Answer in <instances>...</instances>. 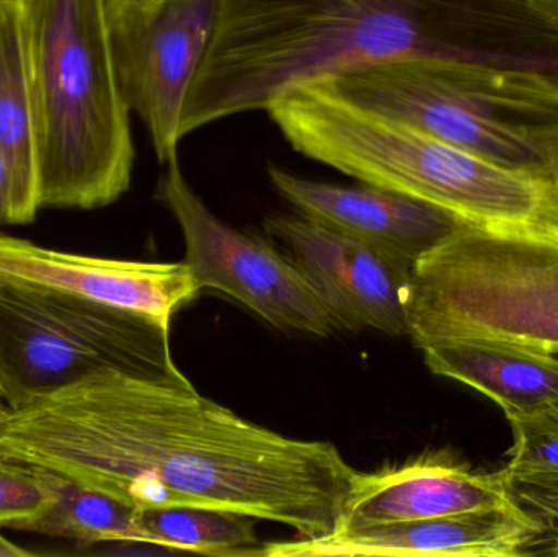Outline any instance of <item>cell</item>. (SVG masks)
<instances>
[{
  "label": "cell",
  "instance_id": "obj_1",
  "mask_svg": "<svg viewBox=\"0 0 558 557\" xmlns=\"http://www.w3.org/2000/svg\"><path fill=\"white\" fill-rule=\"evenodd\" d=\"M0 457L137 512L203 507L294 530H340L360 471L330 441L286 437L203 396L180 370H105L13 409Z\"/></svg>",
  "mask_w": 558,
  "mask_h": 557
},
{
  "label": "cell",
  "instance_id": "obj_2",
  "mask_svg": "<svg viewBox=\"0 0 558 557\" xmlns=\"http://www.w3.org/2000/svg\"><path fill=\"white\" fill-rule=\"evenodd\" d=\"M397 59H441L558 84V12L544 0H219L180 134L268 110L294 85Z\"/></svg>",
  "mask_w": 558,
  "mask_h": 557
},
{
  "label": "cell",
  "instance_id": "obj_3",
  "mask_svg": "<svg viewBox=\"0 0 558 557\" xmlns=\"http://www.w3.org/2000/svg\"><path fill=\"white\" fill-rule=\"evenodd\" d=\"M41 208L95 209L130 190V107L111 0H20Z\"/></svg>",
  "mask_w": 558,
  "mask_h": 557
},
{
  "label": "cell",
  "instance_id": "obj_4",
  "mask_svg": "<svg viewBox=\"0 0 558 557\" xmlns=\"http://www.w3.org/2000/svg\"><path fill=\"white\" fill-rule=\"evenodd\" d=\"M267 111L298 153L366 185L441 206L478 226L558 232L556 183L367 110L322 82L288 88Z\"/></svg>",
  "mask_w": 558,
  "mask_h": 557
},
{
  "label": "cell",
  "instance_id": "obj_5",
  "mask_svg": "<svg viewBox=\"0 0 558 557\" xmlns=\"http://www.w3.org/2000/svg\"><path fill=\"white\" fill-rule=\"evenodd\" d=\"M367 110L558 186V84L441 59L377 62L322 81Z\"/></svg>",
  "mask_w": 558,
  "mask_h": 557
},
{
  "label": "cell",
  "instance_id": "obj_6",
  "mask_svg": "<svg viewBox=\"0 0 558 557\" xmlns=\"http://www.w3.org/2000/svg\"><path fill=\"white\" fill-rule=\"evenodd\" d=\"M497 337L558 355V232L465 222L415 262L409 334Z\"/></svg>",
  "mask_w": 558,
  "mask_h": 557
},
{
  "label": "cell",
  "instance_id": "obj_7",
  "mask_svg": "<svg viewBox=\"0 0 558 557\" xmlns=\"http://www.w3.org/2000/svg\"><path fill=\"white\" fill-rule=\"evenodd\" d=\"M105 370L175 372L169 329L82 298L0 284V389L12 411Z\"/></svg>",
  "mask_w": 558,
  "mask_h": 557
},
{
  "label": "cell",
  "instance_id": "obj_8",
  "mask_svg": "<svg viewBox=\"0 0 558 557\" xmlns=\"http://www.w3.org/2000/svg\"><path fill=\"white\" fill-rule=\"evenodd\" d=\"M166 166L157 198L179 221L185 264L202 290L234 298L279 329L330 336L337 324L298 267L274 245L221 221L186 182L177 156Z\"/></svg>",
  "mask_w": 558,
  "mask_h": 557
},
{
  "label": "cell",
  "instance_id": "obj_9",
  "mask_svg": "<svg viewBox=\"0 0 558 557\" xmlns=\"http://www.w3.org/2000/svg\"><path fill=\"white\" fill-rule=\"evenodd\" d=\"M219 0L111 3V35L124 100L149 131L160 164L177 156L183 111L218 23Z\"/></svg>",
  "mask_w": 558,
  "mask_h": 557
},
{
  "label": "cell",
  "instance_id": "obj_10",
  "mask_svg": "<svg viewBox=\"0 0 558 557\" xmlns=\"http://www.w3.org/2000/svg\"><path fill=\"white\" fill-rule=\"evenodd\" d=\"M265 228L337 326L409 334L412 265L305 216H270Z\"/></svg>",
  "mask_w": 558,
  "mask_h": 557
},
{
  "label": "cell",
  "instance_id": "obj_11",
  "mask_svg": "<svg viewBox=\"0 0 558 557\" xmlns=\"http://www.w3.org/2000/svg\"><path fill=\"white\" fill-rule=\"evenodd\" d=\"M0 284L54 291L147 317L169 329L202 287L183 262L117 261L39 247L0 234Z\"/></svg>",
  "mask_w": 558,
  "mask_h": 557
},
{
  "label": "cell",
  "instance_id": "obj_12",
  "mask_svg": "<svg viewBox=\"0 0 558 557\" xmlns=\"http://www.w3.org/2000/svg\"><path fill=\"white\" fill-rule=\"evenodd\" d=\"M536 532L514 504L435 519L343 529L314 540L270 543L260 557H523Z\"/></svg>",
  "mask_w": 558,
  "mask_h": 557
},
{
  "label": "cell",
  "instance_id": "obj_13",
  "mask_svg": "<svg viewBox=\"0 0 558 557\" xmlns=\"http://www.w3.org/2000/svg\"><path fill=\"white\" fill-rule=\"evenodd\" d=\"M268 175L302 216L371 245L397 261H416L465 225L441 206L377 189L341 186L301 179L270 164Z\"/></svg>",
  "mask_w": 558,
  "mask_h": 557
},
{
  "label": "cell",
  "instance_id": "obj_14",
  "mask_svg": "<svg viewBox=\"0 0 558 557\" xmlns=\"http://www.w3.org/2000/svg\"><path fill=\"white\" fill-rule=\"evenodd\" d=\"M511 506L501 471L481 473L446 455H425L399 467L360 473L340 530Z\"/></svg>",
  "mask_w": 558,
  "mask_h": 557
},
{
  "label": "cell",
  "instance_id": "obj_15",
  "mask_svg": "<svg viewBox=\"0 0 558 557\" xmlns=\"http://www.w3.org/2000/svg\"><path fill=\"white\" fill-rule=\"evenodd\" d=\"M425 365L490 398L505 417L558 409V355L497 337H449L423 346Z\"/></svg>",
  "mask_w": 558,
  "mask_h": 557
},
{
  "label": "cell",
  "instance_id": "obj_16",
  "mask_svg": "<svg viewBox=\"0 0 558 557\" xmlns=\"http://www.w3.org/2000/svg\"><path fill=\"white\" fill-rule=\"evenodd\" d=\"M0 149L12 167L23 202L36 215L41 209L38 159L20 0L0 28Z\"/></svg>",
  "mask_w": 558,
  "mask_h": 557
},
{
  "label": "cell",
  "instance_id": "obj_17",
  "mask_svg": "<svg viewBox=\"0 0 558 557\" xmlns=\"http://www.w3.org/2000/svg\"><path fill=\"white\" fill-rule=\"evenodd\" d=\"M41 471L56 499L26 532L61 536L84 546L101 543L154 546L136 509L100 491Z\"/></svg>",
  "mask_w": 558,
  "mask_h": 557
},
{
  "label": "cell",
  "instance_id": "obj_18",
  "mask_svg": "<svg viewBox=\"0 0 558 557\" xmlns=\"http://www.w3.org/2000/svg\"><path fill=\"white\" fill-rule=\"evenodd\" d=\"M140 513L154 548L205 556H258L257 520L252 517L203 507H159Z\"/></svg>",
  "mask_w": 558,
  "mask_h": 557
},
{
  "label": "cell",
  "instance_id": "obj_19",
  "mask_svg": "<svg viewBox=\"0 0 558 557\" xmlns=\"http://www.w3.org/2000/svg\"><path fill=\"white\" fill-rule=\"evenodd\" d=\"M513 431L507 476L558 477V409L508 417Z\"/></svg>",
  "mask_w": 558,
  "mask_h": 557
},
{
  "label": "cell",
  "instance_id": "obj_20",
  "mask_svg": "<svg viewBox=\"0 0 558 557\" xmlns=\"http://www.w3.org/2000/svg\"><path fill=\"white\" fill-rule=\"evenodd\" d=\"M54 499L41 470L0 457V532H26L48 512Z\"/></svg>",
  "mask_w": 558,
  "mask_h": 557
},
{
  "label": "cell",
  "instance_id": "obj_21",
  "mask_svg": "<svg viewBox=\"0 0 558 557\" xmlns=\"http://www.w3.org/2000/svg\"><path fill=\"white\" fill-rule=\"evenodd\" d=\"M504 476L511 500L536 525L523 557H558V477Z\"/></svg>",
  "mask_w": 558,
  "mask_h": 557
},
{
  "label": "cell",
  "instance_id": "obj_22",
  "mask_svg": "<svg viewBox=\"0 0 558 557\" xmlns=\"http://www.w3.org/2000/svg\"><path fill=\"white\" fill-rule=\"evenodd\" d=\"M36 218L16 186L12 167L0 149V225H28Z\"/></svg>",
  "mask_w": 558,
  "mask_h": 557
},
{
  "label": "cell",
  "instance_id": "obj_23",
  "mask_svg": "<svg viewBox=\"0 0 558 557\" xmlns=\"http://www.w3.org/2000/svg\"><path fill=\"white\" fill-rule=\"evenodd\" d=\"M29 555H33V553L26 552V549L13 545L12 542H9V540H5L2 535H0V557H19Z\"/></svg>",
  "mask_w": 558,
  "mask_h": 557
},
{
  "label": "cell",
  "instance_id": "obj_24",
  "mask_svg": "<svg viewBox=\"0 0 558 557\" xmlns=\"http://www.w3.org/2000/svg\"><path fill=\"white\" fill-rule=\"evenodd\" d=\"M10 414H12V408H10L5 396H3L2 389H0V434H2L3 427H5Z\"/></svg>",
  "mask_w": 558,
  "mask_h": 557
},
{
  "label": "cell",
  "instance_id": "obj_25",
  "mask_svg": "<svg viewBox=\"0 0 558 557\" xmlns=\"http://www.w3.org/2000/svg\"><path fill=\"white\" fill-rule=\"evenodd\" d=\"M156 2H160V0H111L113 5L120 7H146Z\"/></svg>",
  "mask_w": 558,
  "mask_h": 557
},
{
  "label": "cell",
  "instance_id": "obj_26",
  "mask_svg": "<svg viewBox=\"0 0 558 557\" xmlns=\"http://www.w3.org/2000/svg\"><path fill=\"white\" fill-rule=\"evenodd\" d=\"M19 3V0H0V28H2L3 20L9 15L10 10Z\"/></svg>",
  "mask_w": 558,
  "mask_h": 557
},
{
  "label": "cell",
  "instance_id": "obj_27",
  "mask_svg": "<svg viewBox=\"0 0 558 557\" xmlns=\"http://www.w3.org/2000/svg\"><path fill=\"white\" fill-rule=\"evenodd\" d=\"M544 2H546L547 5L553 7V9L558 12V0H544Z\"/></svg>",
  "mask_w": 558,
  "mask_h": 557
}]
</instances>
